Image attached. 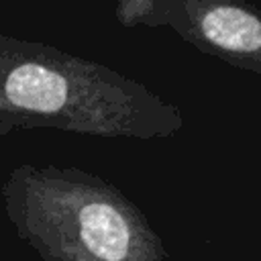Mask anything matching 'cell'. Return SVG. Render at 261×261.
Listing matches in <instances>:
<instances>
[{
    "label": "cell",
    "instance_id": "6da1fadb",
    "mask_svg": "<svg viewBox=\"0 0 261 261\" xmlns=\"http://www.w3.org/2000/svg\"><path fill=\"white\" fill-rule=\"evenodd\" d=\"M39 128L149 141L177 135L184 114L108 65L0 35V137Z\"/></svg>",
    "mask_w": 261,
    "mask_h": 261
},
{
    "label": "cell",
    "instance_id": "7a4b0ae2",
    "mask_svg": "<svg viewBox=\"0 0 261 261\" xmlns=\"http://www.w3.org/2000/svg\"><path fill=\"white\" fill-rule=\"evenodd\" d=\"M16 237L41 261H167L145 212L114 184L75 165L22 163L0 186Z\"/></svg>",
    "mask_w": 261,
    "mask_h": 261
},
{
    "label": "cell",
    "instance_id": "3957f363",
    "mask_svg": "<svg viewBox=\"0 0 261 261\" xmlns=\"http://www.w3.org/2000/svg\"><path fill=\"white\" fill-rule=\"evenodd\" d=\"M169 27L202 53L261 75V8L247 0H157Z\"/></svg>",
    "mask_w": 261,
    "mask_h": 261
},
{
    "label": "cell",
    "instance_id": "277c9868",
    "mask_svg": "<svg viewBox=\"0 0 261 261\" xmlns=\"http://www.w3.org/2000/svg\"><path fill=\"white\" fill-rule=\"evenodd\" d=\"M114 14L122 27H159L157 0H116Z\"/></svg>",
    "mask_w": 261,
    "mask_h": 261
}]
</instances>
